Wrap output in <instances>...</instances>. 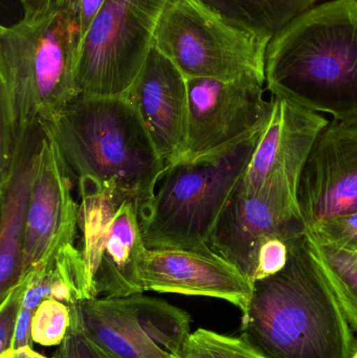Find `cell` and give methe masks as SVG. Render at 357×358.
<instances>
[{
	"mask_svg": "<svg viewBox=\"0 0 357 358\" xmlns=\"http://www.w3.org/2000/svg\"><path fill=\"white\" fill-rule=\"evenodd\" d=\"M259 136L221 152L168 164L140 217L146 248H209L210 236L240 183Z\"/></svg>",
	"mask_w": 357,
	"mask_h": 358,
	"instance_id": "5b68a950",
	"label": "cell"
},
{
	"mask_svg": "<svg viewBox=\"0 0 357 358\" xmlns=\"http://www.w3.org/2000/svg\"><path fill=\"white\" fill-rule=\"evenodd\" d=\"M306 231L320 243L357 252V210L316 223Z\"/></svg>",
	"mask_w": 357,
	"mask_h": 358,
	"instance_id": "cb8c5ba5",
	"label": "cell"
},
{
	"mask_svg": "<svg viewBox=\"0 0 357 358\" xmlns=\"http://www.w3.org/2000/svg\"><path fill=\"white\" fill-rule=\"evenodd\" d=\"M96 348V350H98L99 355H100V358H112L111 357H109L108 355H106V353L104 352V351L101 350V349H99L98 347L94 346Z\"/></svg>",
	"mask_w": 357,
	"mask_h": 358,
	"instance_id": "1f68e13d",
	"label": "cell"
},
{
	"mask_svg": "<svg viewBox=\"0 0 357 358\" xmlns=\"http://www.w3.org/2000/svg\"><path fill=\"white\" fill-rule=\"evenodd\" d=\"M329 122L322 113L272 96L270 117L237 191L257 195L270 187H284L297 196L308 157Z\"/></svg>",
	"mask_w": 357,
	"mask_h": 358,
	"instance_id": "30bf717a",
	"label": "cell"
},
{
	"mask_svg": "<svg viewBox=\"0 0 357 358\" xmlns=\"http://www.w3.org/2000/svg\"><path fill=\"white\" fill-rule=\"evenodd\" d=\"M56 144L80 199L110 192L148 210L166 162L136 105L123 96L80 92L50 123H41Z\"/></svg>",
	"mask_w": 357,
	"mask_h": 358,
	"instance_id": "6da1fadb",
	"label": "cell"
},
{
	"mask_svg": "<svg viewBox=\"0 0 357 358\" xmlns=\"http://www.w3.org/2000/svg\"><path fill=\"white\" fill-rule=\"evenodd\" d=\"M228 24L270 40L319 0H199Z\"/></svg>",
	"mask_w": 357,
	"mask_h": 358,
	"instance_id": "d6986e66",
	"label": "cell"
},
{
	"mask_svg": "<svg viewBox=\"0 0 357 358\" xmlns=\"http://www.w3.org/2000/svg\"><path fill=\"white\" fill-rule=\"evenodd\" d=\"M25 283L19 282L1 301L0 306V352L3 353L12 348L13 336L17 321L22 308Z\"/></svg>",
	"mask_w": 357,
	"mask_h": 358,
	"instance_id": "d4e9b609",
	"label": "cell"
},
{
	"mask_svg": "<svg viewBox=\"0 0 357 358\" xmlns=\"http://www.w3.org/2000/svg\"><path fill=\"white\" fill-rule=\"evenodd\" d=\"M349 358H357V340L354 343V348H352L351 355Z\"/></svg>",
	"mask_w": 357,
	"mask_h": 358,
	"instance_id": "4dcf8cb0",
	"label": "cell"
},
{
	"mask_svg": "<svg viewBox=\"0 0 357 358\" xmlns=\"http://www.w3.org/2000/svg\"><path fill=\"white\" fill-rule=\"evenodd\" d=\"M308 248L318 261L352 329L357 331V252L323 244L306 231Z\"/></svg>",
	"mask_w": 357,
	"mask_h": 358,
	"instance_id": "ffe728a7",
	"label": "cell"
},
{
	"mask_svg": "<svg viewBox=\"0 0 357 358\" xmlns=\"http://www.w3.org/2000/svg\"><path fill=\"white\" fill-rule=\"evenodd\" d=\"M126 96L142 115L166 164L178 161L188 142V80L153 46Z\"/></svg>",
	"mask_w": 357,
	"mask_h": 358,
	"instance_id": "2e32d148",
	"label": "cell"
},
{
	"mask_svg": "<svg viewBox=\"0 0 357 358\" xmlns=\"http://www.w3.org/2000/svg\"><path fill=\"white\" fill-rule=\"evenodd\" d=\"M298 203L306 231L357 210V122H329L304 168Z\"/></svg>",
	"mask_w": 357,
	"mask_h": 358,
	"instance_id": "9a60e30c",
	"label": "cell"
},
{
	"mask_svg": "<svg viewBox=\"0 0 357 358\" xmlns=\"http://www.w3.org/2000/svg\"><path fill=\"white\" fill-rule=\"evenodd\" d=\"M39 126L17 153L12 167L0 176V302L22 275L23 241L31 185L43 140Z\"/></svg>",
	"mask_w": 357,
	"mask_h": 358,
	"instance_id": "e0dca14e",
	"label": "cell"
},
{
	"mask_svg": "<svg viewBox=\"0 0 357 358\" xmlns=\"http://www.w3.org/2000/svg\"><path fill=\"white\" fill-rule=\"evenodd\" d=\"M169 0H105L86 31L75 81L82 94L123 96L154 46L155 31Z\"/></svg>",
	"mask_w": 357,
	"mask_h": 358,
	"instance_id": "52a82bcc",
	"label": "cell"
},
{
	"mask_svg": "<svg viewBox=\"0 0 357 358\" xmlns=\"http://www.w3.org/2000/svg\"><path fill=\"white\" fill-rule=\"evenodd\" d=\"M20 281L25 283L22 308L31 311L48 298L68 305L94 298L83 255L75 243L61 248Z\"/></svg>",
	"mask_w": 357,
	"mask_h": 358,
	"instance_id": "ac0fdd59",
	"label": "cell"
},
{
	"mask_svg": "<svg viewBox=\"0 0 357 358\" xmlns=\"http://www.w3.org/2000/svg\"><path fill=\"white\" fill-rule=\"evenodd\" d=\"M81 27L62 0L45 14L0 27V173L41 123L80 94L75 69Z\"/></svg>",
	"mask_w": 357,
	"mask_h": 358,
	"instance_id": "7a4b0ae2",
	"label": "cell"
},
{
	"mask_svg": "<svg viewBox=\"0 0 357 358\" xmlns=\"http://www.w3.org/2000/svg\"><path fill=\"white\" fill-rule=\"evenodd\" d=\"M56 358H100L94 345L86 338L79 325L71 319L66 338L57 350Z\"/></svg>",
	"mask_w": 357,
	"mask_h": 358,
	"instance_id": "484cf974",
	"label": "cell"
},
{
	"mask_svg": "<svg viewBox=\"0 0 357 358\" xmlns=\"http://www.w3.org/2000/svg\"><path fill=\"white\" fill-rule=\"evenodd\" d=\"M23 8V18L34 19L45 14L54 0H19Z\"/></svg>",
	"mask_w": 357,
	"mask_h": 358,
	"instance_id": "f1b7e54d",
	"label": "cell"
},
{
	"mask_svg": "<svg viewBox=\"0 0 357 358\" xmlns=\"http://www.w3.org/2000/svg\"><path fill=\"white\" fill-rule=\"evenodd\" d=\"M43 129L29 196L21 278L61 248L75 243L79 231L75 185L65 170L56 144L44 126Z\"/></svg>",
	"mask_w": 357,
	"mask_h": 358,
	"instance_id": "8fae6325",
	"label": "cell"
},
{
	"mask_svg": "<svg viewBox=\"0 0 357 358\" xmlns=\"http://www.w3.org/2000/svg\"><path fill=\"white\" fill-rule=\"evenodd\" d=\"M303 235L276 234L264 238L256 250L252 277L253 284L282 271L289 262L291 244Z\"/></svg>",
	"mask_w": 357,
	"mask_h": 358,
	"instance_id": "603a6c76",
	"label": "cell"
},
{
	"mask_svg": "<svg viewBox=\"0 0 357 358\" xmlns=\"http://www.w3.org/2000/svg\"><path fill=\"white\" fill-rule=\"evenodd\" d=\"M187 80L188 142L180 159L221 152L261 134L272 111V100L264 96L265 82L253 76Z\"/></svg>",
	"mask_w": 357,
	"mask_h": 358,
	"instance_id": "9c48e42d",
	"label": "cell"
},
{
	"mask_svg": "<svg viewBox=\"0 0 357 358\" xmlns=\"http://www.w3.org/2000/svg\"><path fill=\"white\" fill-rule=\"evenodd\" d=\"M270 40L228 24L199 0H169L155 31L154 46L191 78L265 82Z\"/></svg>",
	"mask_w": 357,
	"mask_h": 358,
	"instance_id": "8992f818",
	"label": "cell"
},
{
	"mask_svg": "<svg viewBox=\"0 0 357 358\" xmlns=\"http://www.w3.org/2000/svg\"><path fill=\"white\" fill-rule=\"evenodd\" d=\"M305 233L297 196L289 189L270 187L257 195L236 189L210 236L209 246L252 282L256 250L264 238Z\"/></svg>",
	"mask_w": 357,
	"mask_h": 358,
	"instance_id": "4fadbf2b",
	"label": "cell"
},
{
	"mask_svg": "<svg viewBox=\"0 0 357 358\" xmlns=\"http://www.w3.org/2000/svg\"><path fill=\"white\" fill-rule=\"evenodd\" d=\"M77 17L81 27L82 40L105 0H62Z\"/></svg>",
	"mask_w": 357,
	"mask_h": 358,
	"instance_id": "4316f807",
	"label": "cell"
},
{
	"mask_svg": "<svg viewBox=\"0 0 357 358\" xmlns=\"http://www.w3.org/2000/svg\"><path fill=\"white\" fill-rule=\"evenodd\" d=\"M71 324V306L57 299H45L34 313L31 341L41 346H60Z\"/></svg>",
	"mask_w": 357,
	"mask_h": 358,
	"instance_id": "7402d4cb",
	"label": "cell"
},
{
	"mask_svg": "<svg viewBox=\"0 0 357 358\" xmlns=\"http://www.w3.org/2000/svg\"><path fill=\"white\" fill-rule=\"evenodd\" d=\"M0 358H48L40 353L36 352L31 346L23 347L20 349H10L1 353ZM56 358V357H54Z\"/></svg>",
	"mask_w": 357,
	"mask_h": 358,
	"instance_id": "f546056e",
	"label": "cell"
},
{
	"mask_svg": "<svg viewBox=\"0 0 357 358\" xmlns=\"http://www.w3.org/2000/svg\"><path fill=\"white\" fill-rule=\"evenodd\" d=\"M265 87L335 121L357 122V0L314 6L272 37Z\"/></svg>",
	"mask_w": 357,
	"mask_h": 358,
	"instance_id": "277c9868",
	"label": "cell"
},
{
	"mask_svg": "<svg viewBox=\"0 0 357 358\" xmlns=\"http://www.w3.org/2000/svg\"><path fill=\"white\" fill-rule=\"evenodd\" d=\"M81 250L94 298L140 294L138 267L147 250L136 204L99 210L80 225Z\"/></svg>",
	"mask_w": 357,
	"mask_h": 358,
	"instance_id": "7c38bea8",
	"label": "cell"
},
{
	"mask_svg": "<svg viewBox=\"0 0 357 358\" xmlns=\"http://www.w3.org/2000/svg\"><path fill=\"white\" fill-rule=\"evenodd\" d=\"M351 329L304 234L282 271L254 283L240 336L264 358H349Z\"/></svg>",
	"mask_w": 357,
	"mask_h": 358,
	"instance_id": "3957f363",
	"label": "cell"
},
{
	"mask_svg": "<svg viewBox=\"0 0 357 358\" xmlns=\"http://www.w3.org/2000/svg\"><path fill=\"white\" fill-rule=\"evenodd\" d=\"M69 306L86 338L112 358H177L192 334L186 310L144 292Z\"/></svg>",
	"mask_w": 357,
	"mask_h": 358,
	"instance_id": "ba28073f",
	"label": "cell"
},
{
	"mask_svg": "<svg viewBox=\"0 0 357 358\" xmlns=\"http://www.w3.org/2000/svg\"><path fill=\"white\" fill-rule=\"evenodd\" d=\"M140 290L220 299L245 313L254 284L211 248H147L138 267Z\"/></svg>",
	"mask_w": 357,
	"mask_h": 358,
	"instance_id": "5bb4252c",
	"label": "cell"
},
{
	"mask_svg": "<svg viewBox=\"0 0 357 358\" xmlns=\"http://www.w3.org/2000/svg\"><path fill=\"white\" fill-rule=\"evenodd\" d=\"M34 313L35 311L21 308L10 349H20L23 347L31 346V342H33L31 341V321H33Z\"/></svg>",
	"mask_w": 357,
	"mask_h": 358,
	"instance_id": "83f0119b",
	"label": "cell"
},
{
	"mask_svg": "<svg viewBox=\"0 0 357 358\" xmlns=\"http://www.w3.org/2000/svg\"><path fill=\"white\" fill-rule=\"evenodd\" d=\"M177 358H264L241 336H226L212 330H195Z\"/></svg>",
	"mask_w": 357,
	"mask_h": 358,
	"instance_id": "44dd1931",
	"label": "cell"
}]
</instances>
